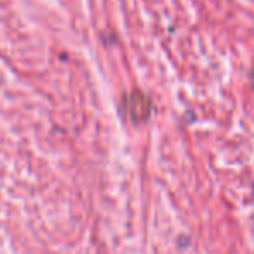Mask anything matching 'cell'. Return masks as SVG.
Here are the masks:
<instances>
[{"mask_svg": "<svg viewBox=\"0 0 254 254\" xmlns=\"http://www.w3.org/2000/svg\"><path fill=\"white\" fill-rule=\"evenodd\" d=\"M151 101L145 94L142 92H133L127 97L125 101V113L128 114L131 121L135 123H140V121H145L151 114Z\"/></svg>", "mask_w": 254, "mask_h": 254, "instance_id": "cell-1", "label": "cell"}, {"mask_svg": "<svg viewBox=\"0 0 254 254\" xmlns=\"http://www.w3.org/2000/svg\"><path fill=\"white\" fill-rule=\"evenodd\" d=\"M251 83H253V87H254V66H253V69H251Z\"/></svg>", "mask_w": 254, "mask_h": 254, "instance_id": "cell-2", "label": "cell"}]
</instances>
